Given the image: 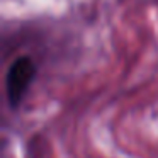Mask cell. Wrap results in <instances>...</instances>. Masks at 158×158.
I'll list each match as a JSON object with an SVG mask.
<instances>
[{"instance_id":"6da1fadb","label":"cell","mask_w":158,"mask_h":158,"mask_svg":"<svg viewBox=\"0 0 158 158\" xmlns=\"http://www.w3.org/2000/svg\"><path fill=\"white\" fill-rule=\"evenodd\" d=\"M36 73H38V66L31 56H19L10 63L5 75V94L12 109H17L21 106L31 83L34 82Z\"/></svg>"}]
</instances>
